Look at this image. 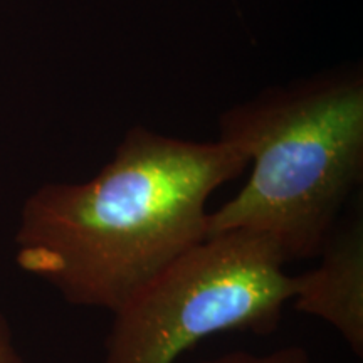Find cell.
<instances>
[{"label":"cell","mask_w":363,"mask_h":363,"mask_svg":"<svg viewBox=\"0 0 363 363\" xmlns=\"http://www.w3.org/2000/svg\"><path fill=\"white\" fill-rule=\"evenodd\" d=\"M247 165L229 140L136 126L89 180L44 184L26 199L16 264L72 306L113 313L207 238L208 199Z\"/></svg>","instance_id":"cell-1"},{"label":"cell","mask_w":363,"mask_h":363,"mask_svg":"<svg viewBox=\"0 0 363 363\" xmlns=\"http://www.w3.org/2000/svg\"><path fill=\"white\" fill-rule=\"evenodd\" d=\"M219 138L239 145L252 170L208 214L207 238L247 230L271 239L286 262L316 257L362 180V81H320L234 108Z\"/></svg>","instance_id":"cell-2"},{"label":"cell","mask_w":363,"mask_h":363,"mask_svg":"<svg viewBox=\"0 0 363 363\" xmlns=\"http://www.w3.org/2000/svg\"><path fill=\"white\" fill-rule=\"evenodd\" d=\"M266 235H208L111 313L103 363H177L225 331L269 335L291 301V274Z\"/></svg>","instance_id":"cell-3"},{"label":"cell","mask_w":363,"mask_h":363,"mask_svg":"<svg viewBox=\"0 0 363 363\" xmlns=\"http://www.w3.org/2000/svg\"><path fill=\"white\" fill-rule=\"evenodd\" d=\"M318 264L291 276L293 308L330 325L363 357V225L337 224L318 252Z\"/></svg>","instance_id":"cell-4"},{"label":"cell","mask_w":363,"mask_h":363,"mask_svg":"<svg viewBox=\"0 0 363 363\" xmlns=\"http://www.w3.org/2000/svg\"><path fill=\"white\" fill-rule=\"evenodd\" d=\"M202 363H316L305 347L286 345L267 353L234 350Z\"/></svg>","instance_id":"cell-5"},{"label":"cell","mask_w":363,"mask_h":363,"mask_svg":"<svg viewBox=\"0 0 363 363\" xmlns=\"http://www.w3.org/2000/svg\"><path fill=\"white\" fill-rule=\"evenodd\" d=\"M0 363H24L2 310H0Z\"/></svg>","instance_id":"cell-6"}]
</instances>
